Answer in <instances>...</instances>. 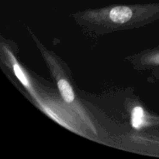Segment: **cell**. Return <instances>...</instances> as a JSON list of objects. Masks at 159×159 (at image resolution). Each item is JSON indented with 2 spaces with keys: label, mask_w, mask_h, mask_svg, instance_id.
<instances>
[{
  "label": "cell",
  "mask_w": 159,
  "mask_h": 159,
  "mask_svg": "<svg viewBox=\"0 0 159 159\" xmlns=\"http://www.w3.org/2000/svg\"><path fill=\"white\" fill-rule=\"evenodd\" d=\"M155 4L145 6H116L102 9L101 10L107 13V22L115 26H122L132 23L137 18V13L148 10Z\"/></svg>",
  "instance_id": "1"
},
{
  "label": "cell",
  "mask_w": 159,
  "mask_h": 159,
  "mask_svg": "<svg viewBox=\"0 0 159 159\" xmlns=\"http://www.w3.org/2000/svg\"><path fill=\"white\" fill-rule=\"evenodd\" d=\"M130 123L133 128L136 130L142 128L145 123L147 124V115H145L144 110L141 107H135L131 111Z\"/></svg>",
  "instance_id": "2"
},
{
  "label": "cell",
  "mask_w": 159,
  "mask_h": 159,
  "mask_svg": "<svg viewBox=\"0 0 159 159\" xmlns=\"http://www.w3.org/2000/svg\"><path fill=\"white\" fill-rule=\"evenodd\" d=\"M57 87L62 99L67 103L71 104L74 102L75 95L73 89L68 80L65 79H60L57 81Z\"/></svg>",
  "instance_id": "3"
},
{
  "label": "cell",
  "mask_w": 159,
  "mask_h": 159,
  "mask_svg": "<svg viewBox=\"0 0 159 159\" xmlns=\"http://www.w3.org/2000/svg\"><path fill=\"white\" fill-rule=\"evenodd\" d=\"M146 65L159 66V47L146 54Z\"/></svg>",
  "instance_id": "4"
},
{
  "label": "cell",
  "mask_w": 159,
  "mask_h": 159,
  "mask_svg": "<svg viewBox=\"0 0 159 159\" xmlns=\"http://www.w3.org/2000/svg\"><path fill=\"white\" fill-rule=\"evenodd\" d=\"M13 69H14V72H15V75L17 76V78L20 79V82H21L25 86H27L29 82H28L27 79H26V76H25L24 73L23 72V71H22V69L20 68V67L17 64H14Z\"/></svg>",
  "instance_id": "5"
}]
</instances>
